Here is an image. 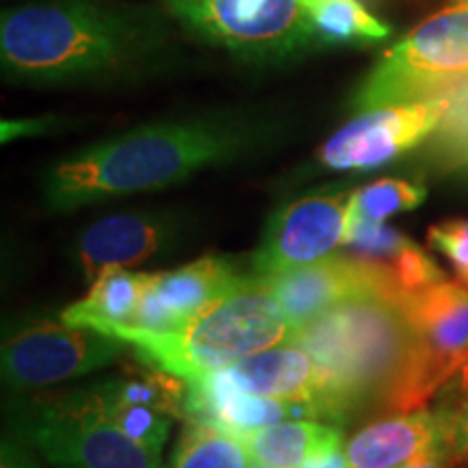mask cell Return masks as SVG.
I'll return each instance as SVG.
<instances>
[{"mask_svg": "<svg viewBox=\"0 0 468 468\" xmlns=\"http://www.w3.org/2000/svg\"><path fill=\"white\" fill-rule=\"evenodd\" d=\"M87 390H90L96 408L101 410V414L111 425L124 431L134 442L154 449L159 453L163 452V444H165L169 436V427H172V417L156 412L152 408L137 406V403L113 399V397L104 395L98 388V384H87Z\"/></svg>", "mask_w": 468, "mask_h": 468, "instance_id": "cb8c5ba5", "label": "cell"}, {"mask_svg": "<svg viewBox=\"0 0 468 468\" xmlns=\"http://www.w3.org/2000/svg\"><path fill=\"white\" fill-rule=\"evenodd\" d=\"M453 458L447 453H431V455H425V458H420L417 462H412V464L403 466V468H449V462Z\"/></svg>", "mask_w": 468, "mask_h": 468, "instance_id": "4dcf8cb0", "label": "cell"}, {"mask_svg": "<svg viewBox=\"0 0 468 468\" xmlns=\"http://www.w3.org/2000/svg\"><path fill=\"white\" fill-rule=\"evenodd\" d=\"M466 462H468V460H466Z\"/></svg>", "mask_w": 468, "mask_h": 468, "instance_id": "d590c367", "label": "cell"}, {"mask_svg": "<svg viewBox=\"0 0 468 468\" xmlns=\"http://www.w3.org/2000/svg\"><path fill=\"white\" fill-rule=\"evenodd\" d=\"M447 107L427 139V154L438 167L468 176V76L441 93Z\"/></svg>", "mask_w": 468, "mask_h": 468, "instance_id": "603a6c76", "label": "cell"}, {"mask_svg": "<svg viewBox=\"0 0 468 468\" xmlns=\"http://www.w3.org/2000/svg\"><path fill=\"white\" fill-rule=\"evenodd\" d=\"M460 278H462V282H464V284L468 286V271H466V273H462V276H460Z\"/></svg>", "mask_w": 468, "mask_h": 468, "instance_id": "e575fe53", "label": "cell"}, {"mask_svg": "<svg viewBox=\"0 0 468 468\" xmlns=\"http://www.w3.org/2000/svg\"><path fill=\"white\" fill-rule=\"evenodd\" d=\"M447 98L436 96L360 111L317 150L319 167L330 172H368L382 167L425 144L436 131Z\"/></svg>", "mask_w": 468, "mask_h": 468, "instance_id": "30bf717a", "label": "cell"}, {"mask_svg": "<svg viewBox=\"0 0 468 468\" xmlns=\"http://www.w3.org/2000/svg\"><path fill=\"white\" fill-rule=\"evenodd\" d=\"M276 137V122L251 111H210L144 124L79 150L44 176L50 210L98 204L178 185L234 163Z\"/></svg>", "mask_w": 468, "mask_h": 468, "instance_id": "7a4b0ae2", "label": "cell"}, {"mask_svg": "<svg viewBox=\"0 0 468 468\" xmlns=\"http://www.w3.org/2000/svg\"><path fill=\"white\" fill-rule=\"evenodd\" d=\"M302 468H349L347 455H345V447L336 449V452L321 455V458H314L303 464Z\"/></svg>", "mask_w": 468, "mask_h": 468, "instance_id": "f546056e", "label": "cell"}, {"mask_svg": "<svg viewBox=\"0 0 468 468\" xmlns=\"http://www.w3.org/2000/svg\"><path fill=\"white\" fill-rule=\"evenodd\" d=\"M219 376L248 395L314 403L321 419H325V373L300 345L289 343L256 351L248 358L219 368Z\"/></svg>", "mask_w": 468, "mask_h": 468, "instance_id": "2e32d148", "label": "cell"}, {"mask_svg": "<svg viewBox=\"0 0 468 468\" xmlns=\"http://www.w3.org/2000/svg\"><path fill=\"white\" fill-rule=\"evenodd\" d=\"M289 343L306 349L325 373V420H345L384 397L406 365L412 332L399 297L365 292L292 330Z\"/></svg>", "mask_w": 468, "mask_h": 468, "instance_id": "3957f363", "label": "cell"}, {"mask_svg": "<svg viewBox=\"0 0 468 468\" xmlns=\"http://www.w3.org/2000/svg\"><path fill=\"white\" fill-rule=\"evenodd\" d=\"M351 197L354 191L332 186L278 208L251 259L254 276H273L335 254L347 243Z\"/></svg>", "mask_w": 468, "mask_h": 468, "instance_id": "8fae6325", "label": "cell"}, {"mask_svg": "<svg viewBox=\"0 0 468 468\" xmlns=\"http://www.w3.org/2000/svg\"><path fill=\"white\" fill-rule=\"evenodd\" d=\"M16 431L57 468H161V453L111 425L87 386L28 403Z\"/></svg>", "mask_w": 468, "mask_h": 468, "instance_id": "ba28073f", "label": "cell"}, {"mask_svg": "<svg viewBox=\"0 0 468 468\" xmlns=\"http://www.w3.org/2000/svg\"><path fill=\"white\" fill-rule=\"evenodd\" d=\"M292 324L259 276H250L197 317L169 335H133L128 345L144 362L165 368L186 384L248 358L256 351L289 343Z\"/></svg>", "mask_w": 468, "mask_h": 468, "instance_id": "277c9868", "label": "cell"}, {"mask_svg": "<svg viewBox=\"0 0 468 468\" xmlns=\"http://www.w3.org/2000/svg\"><path fill=\"white\" fill-rule=\"evenodd\" d=\"M96 384L104 395L113 397V399L152 408L176 420L189 419V408H186L189 384L186 379L150 365V362H144L142 367L124 368L120 376Z\"/></svg>", "mask_w": 468, "mask_h": 468, "instance_id": "ffe728a7", "label": "cell"}, {"mask_svg": "<svg viewBox=\"0 0 468 468\" xmlns=\"http://www.w3.org/2000/svg\"><path fill=\"white\" fill-rule=\"evenodd\" d=\"M189 230L183 215L172 210H137L109 215L87 226L76 239L74 254L85 278L107 267L142 265L172 251Z\"/></svg>", "mask_w": 468, "mask_h": 468, "instance_id": "5bb4252c", "label": "cell"}, {"mask_svg": "<svg viewBox=\"0 0 468 468\" xmlns=\"http://www.w3.org/2000/svg\"><path fill=\"white\" fill-rule=\"evenodd\" d=\"M401 310L412 343L406 365L382 403V410L395 414L423 410L466 362L468 286L442 280L401 297Z\"/></svg>", "mask_w": 468, "mask_h": 468, "instance_id": "52a82bcc", "label": "cell"}, {"mask_svg": "<svg viewBox=\"0 0 468 468\" xmlns=\"http://www.w3.org/2000/svg\"><path fill=\"white\" fill-rule=\"evenodd\" d=\"M321 44H376L390 35V27L362 0H300Z\"/></svg>", "mask_w": 468, "mask_h": 468, "instance_id": "7402d4cb", "label": "cell"}, {"mask_svg": "<svg viewBox=\"0 0 468 468\" xmlns=\"http://www.w3.org/2000/svg\"><path fill=\"white\" fill-rule=\"evenodd\" d=\"M453 408L395 414L368 423L345 444L349 468H403L431 453L452 455Z\"/></svg>", "mask_w": 468, "mask_h": 468, "instance_id": "9a60e30c", "label": "cell"}, {"mask_svg": "<svg viewBox=\"0 0 468 468\" xmlns=\"http://www.w3.org/2000/svg\"><path fill=\"white\" fill-rule=\"evenodd\" d=\"M427 197L425 186L403 178H379L360 189H354L351 197V218L384 224L393 215L406 213L423 204Z\"/></svg>", "mask_w": 468, "mask_h": 468, "instance_id": "d4e9b609", "label": "cell"}, {"mask_svg": "<svg viewBox=\"0 0 468 468\" xmlns=\"http://www.w3.org/2000/svg\"><path fill=\"white\" fill-rule=\"evenodd\" d=\"M124 341L91 327L37 319L3 343V379L11 390H31L90 376L124 351Z\"/></svg>", "mask_w": 468, "mask_h": 468, "instance_id": "9c48e42d", "label": "cell"}, {"mask_svg": "<svg viewBox=\"0 0 468 468\" xmlns=\"http://www.w3.org/2000/svg\"><path fill=\"white\" fill-rule=\"evenodd\" d=\"M259 278L276 297L292 327L319 317L343 300L365 292H386L401 300L384 262L365 254H330L310 265Z\"/></svg>", "mask_w": 468, "mask_h": 468, "instance_id": "7c38bea8", "label": "cell"}, {"mask_svg": "<svg viewBox=\"0 0 468 468\" xmlns=\"http://www.w3.org/2000/svg\"><path fill=\"white\" fill-rule=\"evenodd\" d=\"M468 397V395H466ZM453 460H468V401L453 408V441H452Z\"/></svg>", "mask_w": 468, "mask_h": 468, "instance_id": "83f0119b", "label": "cell"}, {"mask_svg": "<svg viewBox=\"0 0 468 468\" xmlns=\"http://www.w3.org/2000/svg\"><path fill=\"white\" fill-rule=\"evenodd\" d=\"M248 444L224 427L202 419H186L172 453V468H251Z\"/></svg>", "mask_w": 468, "mask_h": 468, "instance_id": "44dd1931", "label": "cell"}, {"mask_svg": "<svg viewBox=\"0 0 468 468\" xmlns=\"http://www.w3.org/2000/svg\"><path fill=\"white\" fill-rule=\"evenodd\" d=\"M251 458L267 468H302L306 462L345 447L343 431L313 419L262 427L243 438Z\"/></svg>", "mask_w": 468, "mask_h": 468, "instance_id": "d6986e66", "label": "cell"}, {"mask_svg": "<svg viewBox=\"0 0 468 468\" xmlns=\"http://www.w3.org/2000/svg\"><path fill=\"white\" fill-rule=\"evenodd\" d=\"M362 3L371 9H388L393 7L395 3H399V0H362Z\"/></svg>", "mask_w": 468, "mask_h": 468, "instance_id": "d6a6232c", "label": "cell"}, {"mask_svg": "<svg viewBox=\"0 0 468 468\" xmlns=\"http://www.w3.org/2000/svg\"><path fill=\"white\" fill-rule=\"evenodd\" d=\"M148 273H131L126 267H107L91 280V289L80 302L63 310L61 319L69 325L91 327L115 336L131 325L142 306Z\"/></svg>", "mask_w": 468, "mask_h": 468, "instance_id": "ac0fdd59", "label": "cell"}, {"mask_svg": "<svg viewBox=\"0 0 468 468\" xmlns=\"http://www.w3.org/2000/svg\"><path fill=\"white\" fill-rule=\"evenodd\" d=\"M468 76V5L425 17L379 57L354 96V109L419 102Z\"/></svg>", "mask_w": 468, "mask_h": 468, "instance_id": "5b68a950", "label": "cell"}, {"mask_svg": "<svg viewBox=\"0 0 468 468\" xmlns=\"http://www.w3.org/2000/svg\"><path fill=\"white\" fill-rule=\"evenodd\" d=\"M444 7H452V5H468V0H442Z\"/></svg>", "mask_w": 468, "mask_h": 468, "instance_id": "836d02e7", "label": "cell"}, {"mask_svg": "<svg viewBox=\"0 0 468 468\" xmlns=\"http://www.w3.org/2000/svg\"><path fill=\"white\" fill-rule=\"evenodd\" d=\"M185 35L248 63H280L321 44L300 0H159Z\"/></svg>", "mask_w": 468, "mask_h": 468, "instance_id": "8992f818", "label": "cell"}, {"mask_svg": "<svg viewBox=\"0 0 468 468\" xmlns=\"http://www.w3.org/2000/svg\"><path fill=\"white\" fill-rule=\"evenodd\" d=\"M248 280L232 261L218 256H204L172 271L148 273L137 319L115 336L126 343L133 335H169Z\"/></svg>", "mask_w": 468, "mask_h": 468, "instance_id": "4fadbf2b", "label": "cell"}, {"mask_svg": "<svg viewBox=\"0 0 468 468\" xmlns=\"http://www.w3.org/2000/svg\"><path fill=\"white\" fill-rule=\"evenodd\" d=\"M373 259L384 262L401 297L430 289L431 284H438L444 280V273L436 267V262L419 245L408 241V239L390 254L373 256Z\"/></svg>", "mask_w": 468, "mask_h": 468, "instance_id": "484cf974", "label": "cell"}, {"mask_svg": "<svg viewBox=\"0 0 468 468\" xmlns=\"http://www.w3.org/2000/svg\"><path fill=\"white\" fill-rule=\"evenodd\" d=\"M455 378H458V390H460V393L468 395V356H466V362L462 365L460 373Z\"/></svg>", "mask_w": 468, "mask_h": 468, "instance_id": "1f68e13d", "label": "cell"}, {"mask_svg": "<svg viewBox=\"0 0 468 468\" xmlns=\"http://www.w3.org/2000/svg\"><path fill=\"white\" fill-rule=\"evenodd\" d=\"M180 35L161 3L37 0L3 14L0 61L16 83H109L165 66Z\"/></svg>", "mask_w": 468, "mask_h": 468, "instance_id": "6da1fadb", "label": "cell"}, {"mask_svg": "<svg viewBox=\"0 0 468 468\" xmlns=\"http://www.w3.org/2000/svg\"><path fill=\"white\" fill-rule=\"evenodd\" d=\"M189 419L215 423L230 434L245 438L262 427L292 419H321L317 406L310 401L271 399V397L248 395L234 388L219 376V371L189 384Z\"/></svg>", "mask_w": 468, "mask_h": 468, "instance_id": "e0dca14e", "label": "cell"}, {"mask_svg": "<svg viewBox=\"0 0 468 468\" xmlns=\"http://www.w3.org/2000/svg\"><path fill=\"white\" fill-rule=\"evenodd\" d=\"M0 468H42L37 460L27 452V447L17 441H3V452H0Z\"/></svg>", "mask_w": 468, "mask_h": 468, "instance_id": "f1b7e54d", "label": "cell"}, {"mask_svg": "<svg viewBox=\"0 0 468 468\" xmlns=\"http://www.w3.org/2000/svg\"><path fill=\"white\" fill-rule=\"evenodd\" d=\"M427 241L453 262L460 276L468 271V219H449L431 226Z\"/></svg>", "mask_w": 468, "mask_h": 468, "instance_id": "4316f807", "label": "cell"}]
</instances>
